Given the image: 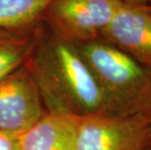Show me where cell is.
<instances>
[{
  "label": "cell",
  "mask_w": 151,
  "mask_h": 150,
  "mask_svg": "<svg viewBox=\"0 0 151 150\" xmlns=\"http://www.w3.org/2000/svg\"><path fill=\"white\" fill-rule=\"evenodd\" d=\"M27 65L47 111L77 117L106 113L102 93L74 43L43 32Z\"/></svg>",
  "instance_id": "6da1fadb"
},
{
  "label": "cell",
  "mask_w": 151,
  "mask_h": 150,
  "mask_svg": "<svg viewBox=\"0 0 151 150\" xmlns=\"http://www.w3.org/2000/svg\"><path fill=\"white\" fill-rule=\"evenodd\" d=\"M102 93L106 114L146 111L151 103V68L101 39L75 44Z\"/></svg>",
  "instance_id": "7a4b0ae2"
},
{
  "label": "cell",
  "mask_w": 151,
  "mask_h": 150,
  "mask_svg": "<svg viewBox=\"0 0 151 150\" xmlns=\"http://www.w3.org/2000/svg\"><path fill=\"white\" fill-rule=\"evenodd\" d=\"M151 143L147 111L77 117L76 150H145Z\"/></svg>",
  "instance_id": "3957f363"
},
{
  "label": "cell",
  "mask_w": 151,
  "mask_h": 150,
  "mask_svg": "<svg viewBox=\"0 0 151 150\" xmlns=\"http://www.w3.org/2000/svg\"><path fill=\"white\" fill-rule=\"evenodd\" d=\"M122 5L119 0H52L42 21L51 34L78 44L99 39Z\"/></svg>",
  "instance_id": "277c9868"
},
{
  "label": "cell",
  "mask_w": 151,
  "mask_h": 150,
  "mask_svg": "<svg viewBox=\"0 0 151 150\" xmlns=\"http://www.w3.org/2000/svg\"><path fill=\"white\" fill-rule=\"evenodd\" d=\"M39 89L25 63L0 80V132L22 136L45 113Z\"/></svg>",
  "instance_id": "5b68a950"
},
{
  "label": "cell",
  "mask_w": 151,
  "mask_h": 150,
  "mask_svg": "<svg viewBox=\"0 0 151 150\" xmlns=\"http://www.w3.org/2000/svg\"><path fill=\"white\" fill-rule=\"evenodd\" d=\"M99 39L116 46L151 68V13L143 5L123 3Z\"/></svg>",
  "instance_id": "8992f818"
},
{
  "label": "cell",
  "mask_w": 151,
  "mask_h": 150,
  "mask_svg": "<svg viewBox=\"0 0 151 150\" xmlns=\"http://www.w3.org/2000/svg\"><path fill=\"white\" fill-rule=\"evenodd\" d=\"M77 116L46 111L21 136V150H76Z\"/></svg>",
  "instance_id": "52a82bcc"
},
{
  "label": "cell",
  "mask_w": 151,
  "mask_h": 150,
  "mask_svg": "<svg viewBox=\"0 0 151 150\" xmlns=\"http://www.w3.org/2000/svg\"><path fill=\"white\" fill-rule=\"evenodd\" d=\"M42 33L40 24L0 29V80L29 60Z\"/></svg>",
  "instance_id": "ba28073f"
},
{
  "label": "cell",
  "mask_w": 151,
  "mask_h": 150,
  "mask_svg": "<svg viewBox=\"0 0 151 150\" xmlns=\"http://www.w3.org/2000/svg\"><path fill=\"white\" fill-rule=\"evenodd\" d=\"M52 0H0V29L40 24Z\"/></svg>",
  "instance_id": "9c48e42d"
},
{
  "label": "cell",
  "mask_w": 151,
  "mask_h": 150,
  "mask_svg": "<svg viewBox=\"0 0 151 150\" xmlns=\"http://www.w3.org/2000/svg\"><path fill=\"white\" fill-rule=\"evenodd\" d=\"M0 150H21V136L0 132Z\"/></svg>",
  "instance_id": "30bf717a"
},
{
  "label": "cell",
  "mask_w": 151,
  "mask_h": 150,
  "mask_svg": "<svg viewBox=\"0 0 151 150\" xmlns=\"http://www.w3.org/2000/svg\"><path fill=\"white\" fill-rule=\"evenodd\" d=\"M122 3L130 5H147L151 4V0H119Z\"/></svg>",
  "instance_id": "8fae6325"
},
{
  "label": "cell",
  "mask_w": 151,
  "mask_h": 150,
  "mask_svg": "<svg viewBox=\"0 0 151 150\" xmlns=\"http://www.w3.org/2000/svg\"><path fill=\"white\" fill-rule=\"evenodd\" d=\"M147 112H148V115H149V119H150V126H151V103H150V105L149 107L147 108Z\"/></svg>",
  "instance_id": "7c38bea8"
},
{
  "label": "cell",
  "mask_w": 151,
  "mask_h": 150,
  "mask_svg": "<svg viewBox=\"0 0 151 150\" xmlns=\"http://www.w3.org/2000/svg\"><path fill=\"white\" fill-rule=\"evenodd\" d=\"M144 6V7H145L146 9H147V10H148L150 13H151V4H147V5H143Z\"/></svg>",
  "instance_id": "4fadbf2b"
},
{
  "label": "cell",
  "mask_w": 151,
  "mask_h": 150,
  "mask_svg": "<svg viewBox=\"0 0 151 150\" xmlns=\"http://www.w3.org/2000/svg\"><path fill=\"white\" fill-rule=\"evenodd\" d=\"M145 150H151V143H150V145H149L148 147H147V148H146Z\"/></svg>",
  "instance_id": "5bb4252c"
}]
</instances>
